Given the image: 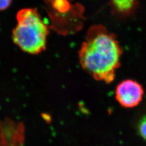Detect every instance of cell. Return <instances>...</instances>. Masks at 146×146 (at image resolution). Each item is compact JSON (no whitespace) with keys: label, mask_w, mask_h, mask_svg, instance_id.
<instances>
[{"label":"cell","mask_w":146,"mask_h":146,"mask_svg":"<svg viewBox=\"0 0 146 146\" xmlns=\"http://www.w3.org/2000/svg\"><path fill=\"white\" fill-rule=\"evenodd\" d=\"M123 52L115 35L101 25L91 27L78 52L82 68L93 78L106 84L114 80Z\"/></svg>","instance_id":"obj_1"},{"label":"cell","mask_w":146,"mask_h":146,"mask_svg":"<svg viewBox=\"0 0 146 146\" xmlns=\"http://www.w3.org/2000/svg\"><path fill=\"white\" fill-rule=\"evenodd\" d=\"M16 19L17 24L13 31L16 44L31 54L44 51L49 30L36 9H22L18 12Z\"/></svg>","instance_id":"obj_2"},{"label":"cell","mask_w":146,"mask_h":146,"mask_svg":"<svg viewBox=\"0 0 146 146\" xmlns=\"http://www.w3.org/2000/svg\"><path fill=\"white\" fill-rule=\"evenodd\" d=\"M115 98L125 108H133L141 103L144 90L140 84L131 79H127L118 84L115 89Z\"/></svg>","instance_id":"obj_3"},{"label":"cell","mask_w":146,"mask_h":146,"mask_svg":"<svg viewBox=\"0 0 146 146\" xmlns=\"http://www.w3.org/2000/svg\"><path fill=\"white\" fill-rule=\"evenodd\" d=\"M25 128L21 122L9 118L0 121V146H23Z\"/></svg>","instance_id":"obj_4"},{"label":"cell","mask_w":146,"mask_h":146,"mask_svg":"<svg viewBox=\"0 0 146 146\" xmlns=\"http://www.w3.org/2000/svg\"><path fill=\"white\" fill-rule=\"evenodd\" d=\"M115 8L120 12L126 13L133 7L135 0H111Z\"/></svg>","instance_id":"obj_5"},{"label":"cell","mask_w":146,"mask_h":146,"mask_svg":"<svg viewBox=\"0 0 146 146\" xmlns=\"http://www.w3.org/2000/svg\"><path fill=\"white\" fill-rule=\"evenodd\" d=\"M137 128L141 137L146 141V114L141 118Z\"/></svg>","instance_id":"obj_6"},{"label":"cell","mask_w":146,"mask_h":146,"mask_svg":"<svg viewBox=\"0 0 146 146\" xmlns=\"http://www.w3.org/2000/svg\"><path fill=\"white\" fill-rule=\"evenodd\" d=\"M12 0H0V11L7 9L11 2Z\"/></svg>","instance_id":"obj_7"}]
</instances>
